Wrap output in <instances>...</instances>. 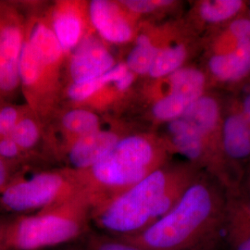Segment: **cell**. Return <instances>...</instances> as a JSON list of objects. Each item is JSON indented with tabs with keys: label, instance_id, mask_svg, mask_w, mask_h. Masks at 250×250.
<instances>
[{
	"label": "cell",
	"instance_id": "obj_1",
	"mask_svg": "<svg viewBox=\"0 0 250 250\" xmlns=\"http://www.w3.org/2000/svg\"><path fill=\"white\" fill-rule=\"evenodd\" d=\"M227 202L226 188L203 172L158 222L117 238L143 250H217L225 237Z\"/></svg>",
	"mask_w": 250,
	"mask_h": 250
},
{
	"label": "cell",
	"instance_id": "obj_2",
	"mask_svg": "<svg viewBox=\"0 0 250 250\" xmlns=\"http://www.w3.org/2000/svg\"><path fill=\"white\" fill-rule=\"evenodd\" d=\"M202 173L188 161L166 164L91 211V222L99 232L114 237L141 232L167 214Z\"/></svg>",
	"mask_w": 250,
	"mask_h": 250
},
{
	"label": "cell",
	"instance_id": "obj_3",
	"mask_svg": "<svg viewBox=\"0 0 250 250\" xmlns=\"http://www.w3.org/2000/svg\"><path fill=\"white\" fill-rule=\"evenodd\" d=\"M170 154L162 136L129 134L94 167L72 172L93 211L166 165Z\"/></svg>",
	"mask_w": 250,
	"mask_h": 250
},
{
	"label": "cell",
	"instance_id": "obj_4",
	"mask_svg": "<svg viewBox=\"0 0 250 250\" xmlns=\"http://www.w3.org/2000/svg\"><path fill=\"white\" fill-rule=\"evenodd\" d=\"M33 19L26 23L19 74L27 107L41 121L56 111L67 57L54 34L50 18Z\"/></svg>",
	"mask_w": 250,
	"mask_h": 250
},
{
	"label": "cell",
	"instance_id": "obj_5",
	"mask_svg": "<svg viewBox=\"0 0 250 250\" xmlns=\"http://www.w3.org/2000/svg\"><path fill=\"white\" fill-rule=\"evenodd\" d=\"M91 208L85 197H76L7 225L4 247L14 250H43L83 238L91 231Z\"/></svg>",
	"mask_w": 250,
	"mask_h": 250
},
{
	"label": "cell",
	"instance_id": "obj_6",
	"mask_svg": "<svg viewBox=\"0 0 250 250\" xmlns=\"http://www.w3.org/2000/svg\"><path fill=\"white\" fill-rule=\"evenodd\" d=\"M80 193L71 170H42L8 184L1 192L0 203L13 212H38L62 204Z\"/></svg>",
	"mask_w": 250,
	"mask_h": 250
},
{
	"label": "cell",
	"instance_id": "obj_7",
	"mask_svg": "<svg viewBox=\"0 0 250 250\" xmlns=\"http://www.w3.org/2000/svg\"><path fill=\"white\" fill-rule=\"evenodd\" d=\"M144 95L149 104L152 120L159 124H168L183 116L188 107L202 96V90L188 72L177 71L164 78L149 80Z\"/></svg>",
	"mask_w": 250,
	"mask_h": 250
},
{
	"label": "cell",
	"instance_id": "obj_8",
	"mask_svg": "<svg viewBox=\"0 0 250 250\" xmlns=\"http://www.w3.org/2000/svg\"><path fill=\"white\" fill-rule=\"evenodd\" d=\"M137 76L129 70L125 62L96 79L69 84L66 96L76 107L103 108L116 100L125 99L130 93Z\"/></svg>",
	"mask_w": 250,
	"mask_h": 250
},
{
	"label": "cell",
	"instance_id": "obj_9",
	"mask_svg": "<svg viewBox=\"0 0 250 250\" xmlns=\"http://www.w3.org/2000/svg\"><path fill=\"white\" fill-rule=\"evenodd\" d=\"M26 22L18 11L0 5V97L10 96L21 86L19 65Z\"/></svg>",
	"mask_w": 250,
	"mask_h": 250
},
{
	"label": "cell",
	"instance_id": "obj_10",
	"mask_svg": "<svg viewBox=\"0 0 250 250\" xmlns=\"http://www.w3.org/2000/svg\"><path fill=\"white\" fill-rule=\"evenodd\" d=\"M91 25L107 44L125 45L134 41L140 25L120 1L93 0L88 4Z\"/></svg>",
	"mask_w": 250,
	"mask_h": 250
},
{
	"label": "cell",
	"instance_id": "obj_11",
	"mask_svg": "<svg viewBox=\"0 0 250 250\" xmlns=\"http://www.w3.org/2000/svg\"><path fill=\"white\" fill-rule=\"evenodd\" d=\"M67 62L69 84L96 79L114 68L119 62L114 54L96 33L85 37L70 54Z\"/></svg>",
	"mask_w": 250,
	"mask_h": 250
},
{
	"label": "cell",
	"instance_id": "obj_12",
	"mask_svg": "<svg viewBox=\"0 0 250 250\" xmlns=\"http://www.w3.org/2000/svg\"><path fill=\"white\" fill-rule=\"evenodd\" d=\"M50 22L67 59L85 37L95 33L88 4L83 1H58L51 11Z\"/></svg>",
	"mask_w": 250,
	"mask_h": 250
},
{
	"label": "cell",
	"instance_id": "obj_13",
	"mask_svg": "<svg viewBox=\"0 0 250 250\" xmlns=\"http://www.w3.org/2000/svg\"><path fill=\"white\" fill-rule=\"evenodd\" d=\"M125 135L116 130L99 129L77 139L64 152L67 170H86L105 159Z\"/></svg>",
	"mask_w": 250,
	"mask_h": 250
},
{
	"label": "cell",
	"instance_id": "obj_14",
	"mask_svg": "<svg viewBox=\"0 0 250 250\" xmlns=\"http://www.w3.org/2000/svg\"><path fill=\"white\" fill-rule=\"evenodd\" d=\"M248 6L242 0L197 1L189 11L186 23L198 36L200 33L213 34L246 11Z\"/></svg>",
	"mask_w": 250,
	"mask_h": 250
},
{
	"label": "cell",
	"instance_id": "obj_15",
	"mask_svg": "<svg viewBox=\"0 0 250 250\" xmlns=\"http://www.w3.org/2000/svg\"><path fill=\"white\" fill-rule=\"evenodd\" d=\"M205 65L208 84L241 83L250 77V40L225 53L206 55Z\"/></svg>",
	"mask_w": 250,
	"mask_h": 250
},
{
	"label": "cell",
	"instance_id": "obj_16",
	"mask_svg": "<svg viewBox=\"0 0 250 250\" xmlns=\"http://www.w3.org/2000/svg\"><path fill=\"white\" fill-rule=\"evenodd\" d=\"M222 144L228 163L250 159V125L243 117L235 103L224 112Z\"/></svg>",
	"mask_w": 250,
	"mask_h": 250
},
{
	"label": "cell",
	"instance_id": "obj_17",
	"mask_svg": "<svg viewBox=\"0 0 250 250\" xmlns=\"http://www.w3.org/2000/svg\"><path fill=\"white\" fill-rule=\"evenodd\" d=\"M170 28V24L139 29L134 45L125 62L129 70L137 77L147 76L157 52Z\"/></svg>",
	"mask_w": 250,
	"mask_h": 250
},
{
	"label": "cell",
	"instance_id": "obj_18",
	"mask_svg": "<svg viewBox=\"0 0 250 250\" xmlns=\"http://www.w3.org/2000/svg\"><path fill=\"white\" fill-rule=\"evenodd\" d=\"M60 130L63 135L64 154L77 139L101 129V118L87 107H72L64 111L59 120Z\"/></svg>",
	"mask_w": 250,
	"mask_h": 250
},
{
	"label": "cell",
	"instance_id": "obj_19",
	"mask_svg": "<svg viewBox=\"0 0 250 250\" xmlns=\"http://www.w3.org/2000/svg\"><path fill=\"white\" fill-rule=\"evenodd\" d=\"M227 221L225 238L228 244L250 235V198L238 190L227 192Z\"/></svg>",
	"mask_w": 250,
	"mask_h": 250
},
{
	"label": "cell",
	"instance_id": "obj_20",
	"mask_svg": "<svg viewBox=\"0 0 250 250\" xmlns=\"http://www.w3.org/2000/svg\"><path fill=\"white\" fill-rule=\"evenodd\" d=\"M42 134L41 121L30 109L5 136L10 138L25 153L36 147L41 141Z\"/></svg>",
	"mask_w": 250,
	"mask_h": 250
},
{
	"label": "cell",
	"instance_id": "obj_21",
	"mask_svg": "<svg viewBox=\"0 0 250 250\" xmlns=\"http://www.w3.org/2000/svg\"><path fill=\"white\" fill-rule=\"evenodd\" d=\"M83 242L85 250H143L101 232L90 231L83 237Z\"/></svg>",
	"mask_w": 250,
	"mask_h": 250
},
{
	"label": "cell",
	"instance_id": "obj_22",
	"mask_svg": "<svg viewBox=\"0 0 250 250\" xmlns=\"http://www.w3.org/2000/svg\"><path fill=\"white\" fill-rule=\"evenodd\" d=\"M120 2L131 14L138 19L165 10L175 5V2L170 0H125Z\"/></svg>",
	"mask_w": 250,
	"mask_h": 250
},
{
	"label": "cell",
	"instance_id": "obj_23",
	"mask_svg": "<svg viewBox=\"0 0 250 250\" xmlns=\"http://www.w3.org/2000/svg\"><path fill=\"white\" fill-rule=\"evenodd\" d=\"M29 110L30 108L28 107L26 108L14 106L0 107V136L9 134L20 119Z\"/></svg>",
	"mask_w": 250,
	"mask_h": 250
},
{
	"label": "cell",
	"instance_id": "obj_24",
	"mask_svg": "<svg viewBox=\"0 0 250 250\" xmlns=\"http://www.w3.org/2000/svg\"><path fill=\"white\" fill-rule=\"evenodd\" d=\"M24 152L7 136H0V159L8 161L17 160Z\"/></svg>",
	"mask_w": 250,
	"mask_h": 250
},
{
	"label": "cell",
	"instance_id": "obj_25",
	"mask_svg": "<svg viewBox=\"0 0 250 250\" xmlns=\"http://www.w3.org/2000/svg\"><path fill=\"white\" fill-rule=\"evenodd\" d=\"M235 105L243 117L250 125V91L244 95L239 102H235Z\"/></svg>",
	"mask_w": 250,
	"mask_h": 250
},
{
	"label": "cell",
	"instance_id": "obj_26",
	"mask_svg": "<svg viewBox=\"0 0 250 250\" xmlns=\"http://www.w3.org/2000/svg\"><path fill=\"white\" fill-rule=\"evenodd\" d=\"M9 178V164L7 161L0 159V190H3L8 186Z\"/></svg>",
	"mask_w": 250,
	"mask_h": 250
},
{
	"label": "cell",
	"instance_id": "obj_27",
	"mask_svg": "<svg viewBox=\"0 0 250 250\" xmlns=\"http://www.w3.org/2000/svg\"><path fill=\"white\" fill-rule=\"evenodd\" d=\"M231 250H250V235L229 244Z\"/></svg>",
	"mask_w": 250,
	"mask_h": 250
},
{
	"label": "cell",
	"instance_id": "obj_28",
	"mask_svg": "<svg viewBox=\"0 0 250 250\" xmlns=\"http://www.w3.org/2000/svg\"><path fill=\"white\" fill-rule=\"evenodd\" d=\"M8 224H0V250L4 247V236Z\"/></svg>",
	"mask_w": 250,
	"mask_h": 250
},
{
	"label": "cell",
	"instance_id": "obj_29",
	"mask_svg": "<svg viewBox=\"0 0 250 250\" xmlns=\"http://www.w3.org/2000/svg\"><path fill=\"white\" fill-rule=\"evenodd\" d=\"M56 250H85L84 249H80V248H77V247H74V246H67V247H64V246H61V247H58L56 248Z\"/></svg>",
	"mask_w": 250,
	"mask_h": 250
},
{
	"label": "cell",
	"instance_id": "obj_30",
	"mask_svg": "<svg viewBox=\"0 0 250 250\" xmlns=\"http://www.w3.org/2000/svg\"><path fill=\"white\" fill-rule=\"evenodd\" d=\"M249 14H250V3L249 4Z\"/></svg>",
	"mask_w": 250,
	"mask_h": 250
}]
</instances>
